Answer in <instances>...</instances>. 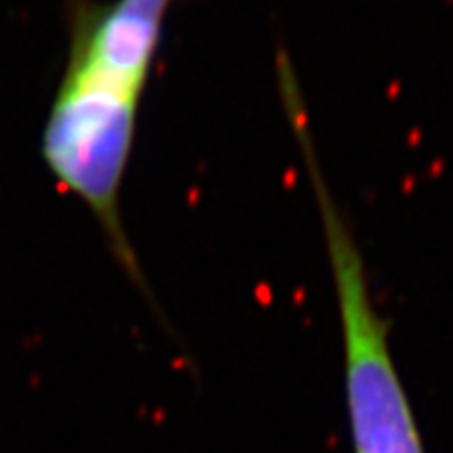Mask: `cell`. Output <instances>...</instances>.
Wrapping results in <instances>:
<instances>
[{
  "label": "cell",
  "instance_id": "obj_1",
  "mask_svg": "<svg viewBox=\"0 0 453 453\" xmlns=\"http://www.w3.org/2000/svg\"><path fill=\"white\" fill-rule=\"evenodd\" d=\"M173 3L65 0V65L41 133L50 177L88 208L118 267L147 300L154 298L120 203L139 107Z\"/></svg>",
  "mask_w": 453,
  "mask_h": 453
}]
</instances>
